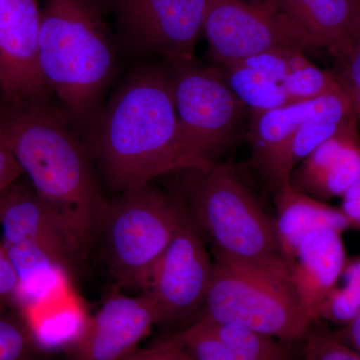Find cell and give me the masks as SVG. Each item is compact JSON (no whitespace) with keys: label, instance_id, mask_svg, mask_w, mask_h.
<instances>
[{"label":"cell","instance_id":"20","mask_svg":"<svg viewBox=\"0 0 360 360\" xmlns=\"http://www.w3.org/2000/svg\"><path fill=\"white\" fill-rule=\"evenodd\" d=\"M215 66L250 112L274 110L290 103L283 84L245 59Z\"/></svg>","mask_w":360,"mask_h":360},{"label":"cell","instance_id":"29","mask_svg":"<svg viewBox=\"0 0 360 360\" xmlns=\"http://www.w3.org/2000/svg\"><path fill=\"white\" fill-rule=\"evenodd\" d=\"M341 198V212L349 221L350 226L360 229V179H357Z\"/></svg>","mask_w":360,"mask_h":360},{"label":"cell","instance_id":"21","mask_svg":"<svg viewBox=\"0 0 360 360\" xmlns=\"http://www.w3.org/2000/svg\"><path fill=\"white\" fill-rule=\"evenodd\" d=\"M340 87L333 71L317 68L302 51L290 52V71L283 82L290 103L314 101Z\"/></svg>","mask_w":360,"mask_h":360},{"label":"cell","instance_id":"17","mask_svg":"<svg viewBox=\"0 0 360 360\" xmlns=\"http://www.w3.org/2000/svg\"><path fill=\"white\" fill-rule=\"evenodd\" d=\"M274 227L281 252L290 266L296 250L310 231L330 227L342 232L350 227L340 210L298 191L290 181L276 188Z\"/></svg>","mask_w":360,"mask_h":360},{"label":"cell","instance_id":"12","mask_svg":"<svg viewBox=\"0 0 360 360\" xmlns=\"http://www.w3.org/2000/svg\"><path fill=\"white\" fill-rule=\"evenodd\" d=\"M160 324L148 293L110 295L92 317L68 352V360H122Z\"/></svg>","mask_w":360,"mask_h":360},{"label":"cell","instance_id":"33","mask_svg":"<svg viewBox=\"0 0 360 360\" xmlns=\"http://www.w3.org/2000/svg\"><path fill=\"white\" fill-rule=\"evenodd\" d=\"M6 191H4V193H0V217H1L2 205H4V195H6Z\"/></svg>","mask_w":360,"mask_h":360},{"label":"cell","instance_id":"19","mask_svg":"<svg viewBox=\"0 0 360 360\" xmlns=\"http://www.w3.org/2000/svg\"><path fill=\"white\" fill-rule=\"evenodd\" d=\"M324 96L314 101L290 103L274 110L250 112L248 139L252 148L253 165H257L285 143L303 123L319 110Z\"/></svg>","mask_w":360,"mask_h":360},{"label":"cell","instance_id":"9","mask_svg":"<svg viewBox=\"0 0 360 360\" xmlns=\"http://www.w3.org/2000/svg\"><path fill=\"white\" fill-rule=\"evenodd\" d=\"M117 44L135 56L194 58L208 0H97Z\"/></svg>","mask_w":360,"mask_h":360},{"label":"cell","instance_id":"28","mask_svg":"<svg viewBox=\"0 0 360 360\" xmlns=\"http://www.w3.org/2000/svg\"><path fill=\"white\" fill-rule=\"evenodd\" d=\"M21 174H23L22 170L15 156L0 134V193L13 186Z\"/></svg>","mask_w":360,"mask_h":360},{"label":"cell","instance_id":"1","mask_svg":"<svg viewBox=\"0 0 360 360\" xmlns=\"http://www.w3.org/2000/svg\"><path fill=\"white\" fill-rule=\"evenodd\" d=\"M84 136L108 186L120 193L163 175L214 165L184 136L163 65L129 70Z\"/></svg>","mask_w":360,"mask_h":360},{"label":"cell","instance_id":"23","mask_svg":"<svg viewBox=\"0 0 360 360\" xmlns=\"http://www.w3.org/2000/svg\"><path fill=\"white\" fill-rule=\"evenodd\" d=\"M333 73L360 120V47H354L345 58L338 59Z\"/></svg>","mask_w":360,"mask_h":360},{"label":"cell","instance_id":"5","mask_svg":"<svg viewBox=\"0 0 360 360\" xmlns=\"http://www.w3.org/2000/svg\"><path fill=\"white\" fill-rule=\"evenodd\" d=\"M187 217L184 200L151 184L108 201L97 238L118 285L148 290L156 265Z\"/></svg>","mask_w":360,"mask_h":360},{"label":"cell","instance_id":"16","mask_svg":"<svg viewBox=\"0 0 360 360\" xmlns=\"http://www.w3.org/2000/svg\"><path fill=\"white\" fill-rule=\"evenodd\" d=\"M360 179V134L357 122L314 149L293 170L290 182L317 200L342 194Z\"/></svg>","mask_w":360,"mask_h":360},{"label":"cell","instance_id":"27","mask_svg":"<svg viewBox=\"0 0 360 360\" xmlns=\"http://www.w3.org/2000/svg\"><path fill=\"white\" fill-rule=\"evenodd\" d=\"M20 281L6 248L0 243V307L20 295Z\"/></svg>","mask_w":360,"mask_h":360},{"label":"cell","instance_id":"4","mask_svg":"<svg viewBox=\"0 0 360 360\" xmlns=\"http://www.w3.org/2000/svg\"><path fill=\"white\" fill-rule=\"evenodd\" d=\"M186 205L198 229L214 246L217 257L252 265L291 279V266L269 219L233 168L215 163L191 170Z\"/></svg>","mask_w":360,"mask_h":360},{"label":"cell","instance_id":"26","mask_svg":"<svg viewBox=\"0 0 360 360\" xmlns=\"http://www.w3.org/2000/svg\"><path fill=\"white\" fill-rule=\"evenodd\" d=\"M122 360H189L174 335L156 345L142 349H135Z\"/></svg>","mask_w":360,"mask_h":360},{"label":"cell","instance_id":"7","mask_svg":"<svg viewBox=\"0 0 360 360\" xmlns=\"http://www.w3.org/2000/svg\"><path fill=\"white\" fill-rule=\"evenodd\" d=\"M163 65L184 136L203 160L215 165L250 110L217 66L200 65L194 58L168 59Z\"/></svg>","mask_w":360,"mask_h":360},{"label":"cell","instance_id":"10","mask_svg":"<svg viewBox=\"0 0 360 360\" xmlns=\"http://www.w3.org/2000/svg\"><path fill=\"white\" fill-rule=\"evenodd\" d=\"M213 270L214 264L202 234L188 212L156 265L146 291L158 309L160 323L179 321L202 307Z\"/></svg>","mask_w":360,"mask_h":360},{"label":"cell","instance_id":"25","mask_svg":"<svg viewBox=\"0 0 360 360\" xmlns=\"http://www.w3.org/2000/svg\"><path fill=\"white\" fill-rule=\"evenodd\" d=\"M304 359L360 360V354L342 341L321 335L309 338Z\"/></svg>","mask_w":360,"mask_h":360},{"label":"cell","instance_id":"30","mask_svg":"<svg viewBox=\"0 0 360 360\" xmlns=\"http://www.w3.org/2000/svg\"><path fill=\"white\" fill-rule=\"evenodd\" d=\"M342 276L345 277V288L349 291L360 305V258L347 262Z\"/></svg>","mask_w":360,"mask_h":360},{"label":"cell","instance_id":"11","mask_svg":"<svg viewBox=\"0 0 360 360\" xmlns=\"http://www.w3.org/2000/svg\"><path fill=\"white\" fill-rule=\"evenodd\" d=\"M40 22L39 0H0V103L51 92L39 68Z\"/></svg>","mask_w":360,"mask_h":360},{"label":"cell","instance_id":"31","mask_svg":"<svg viewBox=\"0 0 360 360\" xmlns=\"http://www.w3.org/2000/svg\"><path fill=\"white\" fill-rule=\"evenodd\" d=\"M347 338L349 347L360 354V314L347 326Z\"/></svg>","mask_w":360,"mask_h":360},{"label":"cell","instance_id":"13","mask_svg":"<svg viewBox=\"0 0 360 360\" xmlns=\"http://www.w3.org/2000/svg\"><path fill=\"white\" fill-rule=\"evenodd\" d=\"M0 226L2 245L41 251L61 271L73 274L84 259L70 232L32 186L14 184L6 191Z\"/></svg>","mask_w":360,"mask_h":360},{"label":"cell","instance_id":"6","mask_svg":"<svg viewBox=\"0 0 360 360\" xmlns=\"http://www.w3.org/2000/svg\"><path fill=\"white\" fill-rule=\"evenodd\" d=\"M200 317L284 340H302L312 322L290 277L217 257Z\"/></svg>","mask_w":360,"mask_h":360},{"label":"cell","instance_id":"14","mask_svg":"<svg viewBox=\"0 0 360 360\" xmlns=\"http://www.w3.org/2000/svg\"><path fill=\"white\" fill-rule=\"evenodd\" d=\"M342 232L330 227L314 229L304 236L291 264V283L298 302L310 321L336 288L347 264Z\"/></svg>","mask_w":360,"mask_h":360},{"label":"cell","instance_id":"18","mask_svg":"<svg viewBox=\"0 0 360 360\" xmlns=\"http://www.w3.org/2000/svg\"><path fill=\"white\" fill-rule=\"evenodd\" d=\"M312 39L335 56L345 58L354 49L352 20L360 0H270Z\"/></svg>","mask_w":360,"mask_h":360},{"label":"cell","instance_id":"24","mask_svg":"<svg viewBox=\"0 0 360 360\" xmlns=\"http://www.w3.org/2000/svg\"><path fill=\"white\" fill-rule=\"evenodd\" d=\"M360 314V305L342 286L336 288L329 293L319 309V319H328L336 323H350Z\"/></svg>","mask_w":360,"mask_h":360},{"label":"cell","instance_id":"32","mask_svg":"<svg viewBox=\"0 0 360 360\" xmlns=\"http://www.w3.org/2000/svg\"><path fill=\"white\" fill-rule=\"evenodd\" d=\"M350 33H352V39L354 47H360V4L356 13H355L354 20H352V32Z\"/></svg>","mask_w":360,"mask_h":360},{"label":"cell","instance_id":"2","mask_svg":"<svg viewBox=\"0 0 360 360\" xmlns=\"http://www.w3.org/2000/svg\"><path fill=\"white\" fill-rule=\"evenodd\" d=\"M0 134L35 193L86 257L108 201L97 184L82 134L52 94H45L0 103Z\"/></svg>","mask_w":360,"mask_h":360},{"label":"cell","instance_id":"15","mask_svg":"<svg viewBox=\"0 0 360 360\" xmlns=\"http://www.w3.org/2000/svg\"><path fill=\"white\" fill-rule=\"evenodd\" d=\"M359 122L341 87L326 94L321 105L281 148L255 165L274 187L290 181L295 168L324 141Z\"/></svg>","mask_w":360,"mask_h":360},{"label":"cell","instance_id":"22","mask_svg":"<svg viewBox=\"0 0 360 360\" xmlns=\"http://www.w3.org/2000/svg\"><path fill=\"white\" fill-rule=\"evenodd\" d=\"M40 347L21 315L0 307V360H39Z\"/></svg>","mask_w":360,"mask_h":360},{"label":"cell","instance_id":"34","mask_svg":"<svg viewBox=\"0 0 360 360\" xmlns=\"http://www.w3.org/2000/svg\"><path fill=\"white\" fill-rule=\"evenodd\" d=\"M0 99H1V86H0Z\"/></svg>","mask_w":360,"mask_h":360},{"label":"cell","instance_id":"35","mask_svg":"<svg viewBox=\"0 0 360 360\" xmlns=\"http://www.w3.org/2000/svg\"><path fill=\"white\" fill-rule=\"evenodd\" d=\"M302 360H305L304 359H303Z\"/></svg>","mask_w":360,"mask_h":360},{"label":"cell","instance_id":"8","mask_svg":"<svg viewBox=\"0 0 360 360\" xmlns=\"http://www.w3.org/2000/svg\"><path fill=\"white\" fill-rule=\"evenodd\" d=\"M202 32L213 65L274 51L321 49L309 33L270 0H208Z\"/></svg>","mask_w":360,"mask_h":360},{"label":"cell","instance_id":"3","mask_svg":"<svg viewBox=\"0 0 360 360\" xmlns=\"http://www.w3.org/2000/svg\"><path fill=\"white\" fill-rule=\"evenodd\" d=\"M39 63L47 89L84 135L117 68V42L97 0H44Z\"/></svg>","mask_w":360,"mask_h":360}]
</instances>
